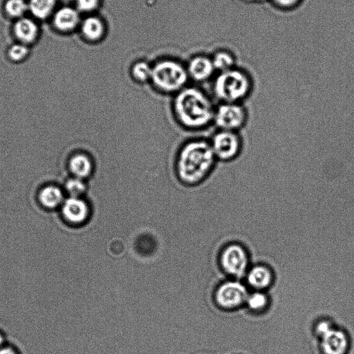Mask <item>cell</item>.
Here are the masks:
<instances>
[{"label":"cell","instance_id":"cell-22","mask_svg":"<svg viewBox=\"0 0 354 354\" xmlns=\"http://www.w3.org/2000/svg\"><path fill=\"white\" fill-rule=\"evenodd\" d=\"M151 72L152 68L143 62L136 64L132 68L133 78L140 82H145L151 80Z\"/></svg>","mask_w":354,"mask_h":354},{"label":"cell","instance_id":"cell-2","mask_svg":"<svg viewBox=\"0 0 354 354\" xmlns=\"http://www.w3.org/2000/svg\"><path fill=\"white\" fill-rule=\"evenodd\" d=\"M173 109L178 122L191 129H202L209 124L215 112L209 97L193 87L184 88L176 93Z\"/></svg>","mask_w":354,"mask_h":354},{"label":"cell","instance_id":"cell-12","mask_svg":"<svg viewBox=\"0 0 354 354\" xmlns=\"http://www.w3.org/2000/svg\"><path fill=\"white\" fill-rule=\"evenodd\" d=\"M69 169L74 177L84 180L93 173V161L88 155L77 153L70 159Z\"/></svg>","mask_w":354,"mask_h":354},{"label":"cell","instance_id":"cell-8","mask_svg":"<svg viewBox=\"0 0 354 354\" xmlns=\"http://www.w3.org/2000/svg\"><path fill=\"white\" fill-rule=\"evenodd\" d=\"M248 292L241 283L234 281L221 284L216 292V301L222 308L231 309L240 306L245 302Z\"/></svg>","mask_w":354,"mask_h":354},{"label":"cell","instance_id":"cell-15","mask_svg":"<svg viewBox=\"0 0 354 354\" xmlns=\"http://www.w3.org/2000/svg\"><path fill=\"white\" fill-rule=\"evenodd\" d=\"M14 30L17 37L26 43L35 40L38 32L35 23L26 18L18 20L15 25Z\"/></svg>","mask_w":354,"mask_h":354},{"label":"cell","instance_id":"cell-23","mask_svg":"<svg viewBox=\"0 0 354 354\" xmlns=\"http://www.w3.org/2000/svg\"><path fill=\"white\" fill-rule=\"evenodd\" d=\"M28 6L24 0H8L5 8L10 16L20 17L26 12Z\"/></svg>","mask_w":354,"mask_h":354},{"label":"cell","instance_id":"cell-9","mask_svg":"<svg viewBox=\"0 0 354 354\" xmlns=\"http://www.w3.org/2000/svg\"><path fill=\"white\" fill-rule=\"evenodd\" d=\"M320 337L322 354L348 353L350 341L343 330L331 327Z\"/></svg>","mask_w":354,"mask_h":354},{"label":"cell","instance_id":"cell-16","mask_svg":"<svg viewBox=\"0 0 354 354\" xmlns=\"http://www.w3.org/2000/svg\"><path fill=\"white\" fill-rule=\"evenodd\" d=\"M212 62L215 70L219 73L228 71L236 67V58L229 50H218L214 55Z\"/></svg>","mask_w":354,"mask_h":354},{"label":"cell","instance_id":"cell-17","mask_svg":"<svg viewBox=\"0 0 354 354\" xmlns=\"http://www.w3.org/2000/svg\"><path fill=\"white\" fill-rule=\"evenodd\" d=\"M64 200L62 191L56 187L48 186L39 194L41 203L47 208L57 207Z\"/></svg>","mask_w":354,"mask_h":354},{"label":"cell","instance_id":"cell-11","mask_svg":"<svg viewBox=\"0 0 354 354\" xmlns=\"http://www.w3.org/2000/svg\"><path fill=\"white\" fill-rule=\"evenodd\" d=\"M214 71L212 59L206 57H197L189 65V75L196 81L207 80Z\"/></svg>","mask_w":354,"mask_h":354},{"label":"cell","instance_id":"cell-10","mask_svg":"<svg viewBox=\"0 0 354 354\" xmlns=\"http://www.w3.org/2000/svg\"><path fill=\"white\" fill-rule=\"evenodd\" d=\"M62 215L64 218L73 224L84 223L89 215L88 203L81 197L69 196L62 205Z\"/></svg>","mask_w":354,"mask_h":354},{"label":"cell","instance_id":"cell-6","mask_svg":"<svg viewBox=\"0 0 354 354\" xmlns=\"http://www.w3.org/2000/svg\"><path fill=\"white\" fill-rule=\"evenodd\" d=\"M210 143L216 160L227 162L236 158L241 152V139L237 131L219 130Z\"/></svg>","mask_w":354,"mask_h":354},{"label":"cell","instance_id":"cell-3","mask_svg":"<svg viewBox=\"0 0 354 354\" xmlns=\"http://www.w3.org/2000/svg\"><path fill=\"white\" fill-rule=\"evenodd\" d=\"M254 82L250 75L237 67L221 72L216 76L213 91L222 103H241L251 93Z\"/></svg>","mask_w":354,"mask_h":354},{"label":"cell","instance_id":"cell-5","mask_svg":"<svg viewBox=\"0 0 354 354\" xmlns=\"http://www.w3.org/2000/svg\"><path fill=\"white\" fill-rule=\"evenodd\" d=\"M247 118L241 103H221L215 109L213 122L219 130L237 131L245 125Z\"/></svg>","mask_w":354,"mask_h":354},{"label":"cell","instance_id":"cell-26","mask_svg":"<svg viewBox=\"0 0 354 354\" xmlns=\"http://www.w3.org/2000/svg\"><path fill=\"white\" fill-rule=\"evenodd\" d=\"M98 0H77V8L82 11H90L97 5Z\"/></svg>","mask_w":354,"mask_h":354},{"label":"cell","instance_id":"cell-19","mask_svg":"<svg viewBox=\"0 0 354 354\" xmlns=\"http://www.w3.org/2000/svg\"><path fill=\"white\" fill-rule=\"evenodd\" d=\"M83 34L90 39H97L102 34L103 26L100 20L96 17L86 19L82 26Z\"/></svg>","mask_w":354,"mask_h":354},{"label":"cell","instance_id":"cell-1","mask_svg":"<svg viewBox=\"0 0 354 354\" xmlns=\"http://www.w3.org/2000/svg\"><path fill=\"white\" fill-rule=\"evenodd\" d=\"M216 160L210 143L203 140L187 142L180 150L176 160V173L186 185H196L210 174Z\"/></svg>","mask_w":354,"mask_h":354},{"label":"cell","instance_id":"cell-7","mask_svg":"<svg viewBox=\"0 0 354 354\" xmlns=\"http://www.w3.org/2000/svg\"><path fill=\"white\" fill-rule=\"evenodd\" d=\"M223 270L229 274L239 277L246 271L248 259L246 252L239 245L232 244L226 247L221 257Z\"/></svg>","mask_w":354,"mask_h":354},{"label":"cell","instance_id":"cell-28","mask_svg":"<svg viewBox=\"0 0 354 354\" xmlns=\"http://www.w3.org/2000/svg\"><path fill=\"white\" fill-rule=\"evenodd\" d=\"M0 354H18V353L10 346H3L0 348Z\"/></svg>","mask_w":354,"mask_h":354},{"label":"cell","instance_id":"cell-21","mask_svg":"<svg viewBox=\"0 0 354 354\" xmlns=\"http://www.w3.org/2000/svg\"><path fill=\"white\" fill-rule=\"evenodd\" d=\"M245 302L252 310L260 311L266 307L268 298L265 294L261 292H255L248 295Z\"/></svg>","mask_w":354,"mask_h":354},{"label":"cell","instance_id":"cell-29","mask_svg":"<svg viewBox=\"0 0 354 354\" xmlns=\"http://www.w3.org/2000/svg\"><path fill=\"white\" fill-rule=\"evenodd\" d=\"M5 339L3 335L0 332V348H1L3 345Z\"/></svg>","mask_w":354,"mask_h":354},{"label":"cell","instance_id":"cell-25","mask_svg":"<svg viewBox=\"0 0 354 354\" xmlns=\"http://www.w3.org/2000/svg\"><path fill=\"white\" fill-rule=\"evenodd\" d=\"M274 6L283 9L292 10L299 6L303 0H269Z\"/></svg>","mask_w":354,"mask_h":354},{"label":"cell","instance_id":"cell-24","mask_svg":"<svg viewBox=\"0 0 354 354\" xmlns=\"http://www.w3.org/2000/svg\"><path fill=\"white\" fill-rule=\"evenodd\" d=\"M27 53L28 48L22 44L13 45L8 52L10 57L15 61L22 59L26 57Z\"/></svg>","mask_w":354,"mask_h":354},{"label":"cell","instance_id":"cell-20","mask_svg":"<svg viewBox=\"0 0 354 354\" xmlns=\"http://www.w3.org/2000/svg\"><path fill=\"white\" fill-rule=\"evenodd\" d=\"M65 187L70 196L72 197H80L87 190L84 180L76 177L68 180Z\"/></svg>","mask_w":354,"mask_h":354},{"label":"cell","instance_id":"cell-13","mask_svg":"<svg viewBox=\"0 0 354 354\" xmlns=\"http://www.w3.org/2000/svg\"><path fill=\"white\" fill-rule=\"evenodd\" d=\"M247 280L251 286L261 290L270 285L272 281V274L267 267L256 266L248 273Z\"/></svg>","mask_w":354,"mask_h":354},{"label":"cell","instance_id":"cell-14","mask_svg":"<svg viewBox=\"0 0 354 354\" xmlns=\"http://www.w3.org/2000/svg\"><path fill=\"white\" fill-rule=\"evenodd\" d=\"M78 22V14L71 8L64 7L59 10L55 15L54 24L61 30L73 29Z\"/></svg>","mask_w":354,"mask_h":354},{"label":"cell","instance_id":"cell-4","mask_svg":"<svg viewBox=\"0 0 354 354\" xmlns=\"http://www.w3.org/2000/svg\"><path fill=\"white\" fill-rule=\"evenodd\" d=\"M151 80L156 88L162 92L178 93L184 88L187 73L178 64L164 61L152 68Z\"/></svg>","mask_w":354,"mask_h":354},{"label":"cell","instance_id":"cell-18","mask_svg":"<svg viewBox=\"0 0 354 354\" xmlns=\"http://www.w3.org/2000/svg\"><path fill=\"white\" fill-rule=\"evenodd\" d=\"M55 4V0H30L28 8L34 16L45 19L51 13Z\"/></svg>","mask_w":354,"mask_h":354},{"label":"cell","instance_id":"cell-27","mask_svg":"<svg viewBox=\"0 0 354 354\" xmlns=\"http://www.w3.org/2000/svg\"><path fill=\"white\" fill-rule=\"evenodd\" d=\"M331 327L333 326L327 322H319L317 326V333L321 336Z\"/></svg>","mask_w":354,"mask_h":354}]
</instances>
